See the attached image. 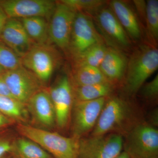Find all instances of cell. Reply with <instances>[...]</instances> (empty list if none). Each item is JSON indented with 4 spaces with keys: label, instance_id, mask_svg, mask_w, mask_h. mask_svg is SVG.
Instances as JSON below:
<instances>
[{
    "label": "cell",
    "instance_id": "6da1fadb",
    "mask_svg": "<svg viewBox=\"0 0 158 158\" xmlns=\"http://www.w3.org/2000/svg\"><path fill=\"white\" fill-rule=\"evenodd\" d=\"M16 130L22 137L39 144L53 158H77L78 138L65 137L58 133L23 123H18Z\"/></svg>",
    "mask_w": 158,
    "mask_h": 158
},
{
    "label": "cell",
    "instance_id": "7a4b0ae2",
    "mask_svg": "<svg viewBox=\"0 0 158 158\" xmlns=\"http://www.w3.org/2000/svg\"><path fill=\"white\" fill-rule=\"evenodd\" d=\"M133 117L132 107L127 102L116 97L107 99L90 136L126 135L136 124L132 123Z\"/></svg>",
    "mask_w": 158,
    "mask_h": 158
},
{
    "label": "cell",
    "instance_id": "3957f363",
    "mask_svg": "<svg viewBox=\"0 0 158 158\" xmlns=\"http://www.w3.org/2000/svg\"><path fill=\"white\" fill-rule=\"evenodd\" d=\"M158 67L157 49L142 46L136 51L128 61L126 79V90L136 93Z\"/></svg>",
    "mask_w": 158,
    "mask_h": 158
},
{
    "label": "cell",
    "instance_id": "277c9868",
    "mask_svg": "<svg viewBox=\"0 0 158 158\" xmlns=\"http://www.w3.org/2000/svg\"><path fill=\"white\" fill-rule=\"evenodd\" d=\"M126 135L123 151L131 158H158V131L154 127L136 123Z\"/></svg>",
    "mask_w": 158,
    "mask_h": 158
},
{
    "label": "cell",
    "instance_id": "5b68a950",
    "mask_svg": "<svg viewBox=\"0 0 158 158\" xmlns=\"http://www.w3.org/2000/svg\"><path fill=\"white\" fill-rule=\"evenodd\" d=\"M22 65L45 84L59 66L60 58L56 48L49 44H34L21 58Z\"/></svg>",
    "mask_w": 158,
    "mask_h": 158
},
{
    "label": "cell",
    "instance_id": "8992f818",
    "mask_svg": "<svg viewBox=\"0 0 158 158\" xmlns=\"http://www.w3.org/2000/svg\"><path fill=\"white\" fill-rule=\"evenodd\" d=\"M123 141L116 133L80 138L77 158H116L123 152Z\"/></svg>",
    "mask_w": 158,
    "mask_h": 158
},
{
    "label": "cell",
    "instance_id": "52a82bcc",
    "mask_svg": "<svg viewBox=\"0 0 158 158\" xmlns=\"http://www.w3.org/2000/svg\"><path fill=\"white\" fill-rule=\"evenodd\" d=\"M14 98L24 105L40 90L44 84L22 65L1 75Z\"/></svg>",
    "mask_w": 158,
    "mask_h": 158
},
{
    "label": "cell",
    "instance_id": "ba28073f",
    "mask_svg": "<svg viewBox=\"0 0 158 158\" xmlns=\"http://www.w3.org/2000/svg\"><path fill=\"white\" fill-rule=\"evenodd\" d=\"M103 42L90 16L86 13L77 12L67 50L72 58L94 44Z\"/></svg>",
    "mask_w": 158,
    "mask_h": 158
},
{
    "label": "cell",
    "instance_id": "9c48e42d",
    "mask_svg": "<svg viewBox=\"0 0 158 158\" xmlns=\"http://www.w3.org/2000/svg\"><path fill=\"white\" fill-rule=\"evenodd\" d=\"M106 100L105 97L88 101H74L71 112L73 137L80 139L92 131Z\"/></svg>",
    "mask_w": 158,
    "mask_h": 158
},
{
    "label": "cell",
    "instance_id": "30bf717a",
    "mask_svg": "<svg viewBox=\"0 0 158 158\" xmlns=\"http://www.w3.org/2000/svg\"><path fill=\"white\" fill-rule=\"evenodd\" d=\"M77 12L61 2H56L49 23L50 42L67 51Z\"/></svg>",
    "mask_w": 158,
    "mask_h": 158
},
{
    "label": "cell",
    "instance_id": "8fae6325",
    "mask_svg": "<svg viewBox=\"0 0 158 158\" xmlns=\"http://www.w3.org/2000/svg\"><path fill=\"white\" fill-rule=\"evenodd\" d=\"M56 2L51 0H4L0 6L9 18L23 19L41 17L50 18Z\"/></svg>",
    "mask_w": 158,
    "mask_h": 158
},
{
    "label": "cell",
    "instance_id": "7c38bea8",
    "mask_svg": "<svg viewBox=\"0 0 158 158\" xmlns=\"http://www.w3.org/2000/svg\"><path fill=\"white\" fill-rule=\"evenodd\" d=\"M48 90L56 113V124L63 128L69 122L74 102L70 78L62 76Z\"/></svg>",
    "mask_w": 158,
    "mask_h": 158
},
{
    "label": "cell",
    "instance_id": "4fadbf2b",
    "mask_svg": "<svg viewBox=\"0 0 158 158\" xmlns=\"http://www.w3.org/2000/svg\"><path fill=\"white\" fill-rule=\"evenodd\" d=\"M26 106L33 120L44 129L52 128L56 124V113L47 88L35 94Z\"/></svg>",
    "mask_w": 158,
    "mask_h": 158
},
{
    "label": "cell",
    "instance_id": "5bb4252c",
    "mask_svg": "<svg viewBox=\"0 0 158 158\" xmlns=\"http://www.w3.org/2000/svg\"><path fill=\"white\" fill-rule=\"evenodd\" d=\"M97 22L107 40L117 49L128 48V36L111 9L102 8L98 13Z\"/></svg>",
    "mask_w": 158,
    "mask_h": 158
},
{
    "label": "cell",
    "instance_id": "9a60e30c",
    "mask_svg": "<svg viewBox=\"0 0 158 158\" xmlns=\"http://www.w3.org/2000/svg\"><path fill=\"white\" fill-rule=\"evenodd\" d=\"M0 39L21 59L35 44L27 34L20 20L17 19L9 18Z\"/></svg>",
    "mask_w": 158,
    "mask_h": 158
},
{
    "label": "cell",
    "instance_id": "2e32d148",
    "mask_svg": "<svg viewBox=\"0 0 158 158\" xmlns=\"http://www.w3.org/2000/svg\"><path fill=\"white\" fill-rule=\"evenodd\" d=\"M128 60L124 54L116 48L107 49L99 69L110 83L118 81L126 72Z\"/></svg>",
    "mask_w": 158,
    "mask_h": 158
},
{
    "label": "cell",
    "instance_id": "e0dca14e",
    "mask_svg": "<svg viewBox=\"0 0 158 158\" xmlns=\"http://www.w3.org/2000/svg\"><path fill=\"white\" fill-rule=\"evenodd\" d=\"M110 7L127 35L133 39H139L141 28L135 15L129 6L123 1L114 0L110 3Z\"/></svg>",
    "mask_w": 158,
    "mask_h": 158
},
{
    "label": "cell",
    "instance_id": "ac0fdd59",
    "mask_svg": "<svg viewBox=\"0 0 158 158\" xmlns=\"http://www.w3.org/2000/svg\"><path fill=\"white\" fill-rule=\"evenodd\" d=\"M27 34L34 44H50L49 23L45 18L34 17L20 19Z\"/></svg>",
    "mask_w": 158,
    "mask_h": 158
},
{
    "label": "cell",
    "instance_id": "d6986e66",
    "mask_svg": "<svg viewBox=\"0 0 158 158\" xmlns=\"http://www.w3.org/2000/svg\"><path fill=\"white\" fill-rule=\"evenodd\" d=\"M10 155L13 158H53L37 143L23 137L14 140Z\"/></svg>",
    "mask_w": 158,
    "mask_h": 158
},
{
    "label": "cell",
    "instance_id": "ffe728a7",
    "mask_svg": "<svg viewBox=\"0 0 158 158\" xmlns=\"http://www.w3.org/2000/svg\"><path fill=\"white\" fill-rule=\"evenodd\" d=\"M72 86L74 101H88L107 97L113 90V85L110 82L85 86Z\"/></svg>",
    "mask_w": 158,
    "mask_h": 158
},
{
    "label": "cell",
    "instance_id": "44dd1931",
    "mask_svg": "<svg viewBox=\"0 0 158 158\" xmlns=\"http://www.w3.org/2000/svg\"><path fill=\"white\" fill-rule=\"evenodd\" d=\"M72 85L81 86L110 82L99 69L89 65L75 66L71 78Z\"/></svg>",
    "mask_w": 158,
    "mask_h": 158
},
{
    "label": "cell",
    "instance_id": "7402d4cb",
    "mask_svg": "<svg viewBox=\"0 0 158 158\" xmlns=\"http://www.w3.org/2000/svg\"><path fill=\"white\" fill-rule=\"evenodd\" d=\"M0 112L18 123L27 124L29 114L25 105L15 99L0 95Z\"/></svg>",
    "mask_w": 158,
    "mask_h": 158
},
{
    "label": "cell",
    "instance_id": "603a6c76",
    "mask_svg": "<svg viewBox=\"0 0 158 158\" xmlns=\"http://www.w3.org/2000/svg\"><path fill=\"white\" fill-rule=\"evenodd\" d=\"M107 48L104 42L96 44L81 54L73 58L75 66L89 65L99 68L104 59Z\"/></svg>",
    "mask_w": 158,
    "mask_h": 158
},
{
    "label": "cell",
    "instance_id": "cb8c5ba5",
    "mask_svg": "<svg viewBox=\"0 0 158 158\" xmlns=\"http://www.w3.org/2000/svg\"><path fill=\"white\" fill-rule=\"evenodd\" d=\"M60 2L76 12L86 14L98 12L106 2L103 0H62Z\"/></svg>",
    "mask_w": 158,
    "mask_h": 158
},
{
    "label": "cell",
    "instance_id": "d4e9b609",
    "mask_svg": "<svg viewBox=\"0 0 158 158\" xmlns=\"http://www.w3.org/2000/svg\"><path fill=\"white\" fill-rule=\"evenodd\" d=\"M145 17L148 34L156 41L158 38V0H148L146 2Z\"/></svg>",
    "mask_w": 158,
    "mask_h": 158
},
{
    "label": "cell",
    "instance_id": "484cf974",
    "mask_svg": "<svg viewBox=\"0 0 158 158\" xmlns=\"http://www.w3.org/2000/svg\"><path fill=\"white\" fill-rule=\"evenodd\" d=\"M21 65V58L0 39V65L7 71Z\"/></svg>",
    "mask_w": 158,
    "mask_h": 158
},
{
    "label": "cell",
    "instance_id": "4316f807",
    "mask_svg": "<svg viewBox=\"0 0 158 158\" xmlns=\"http://www.w3.org/2000/svg\"><path fill=\"white\" fill-rule=\"evenodd\" d=\"M142 96L149 100L156 99L158 95V76H156L152 81L145 84L141 90Z\"/></svg>",
    "mask_w": 158,
    "mask_h": 158
},
{
    "label": "cell",
    "instance_id": "83f0119b",
    "mask_svg": "<svg viewBox=\"0 0 158 158\" xmlns=\"http://www.w3.org/2000/svg\"><path fill=\"white\" fill-rule=\"evenodd\" d=\"M13 141L6 132L0 130V158L6 156L7 154H10Z\"/></svg>",
    "mask_w": 158,
    "mask_h": 158
},
{
    "label": "cell",
    "instance_id": "f1b7e54d",
    "mask_svg": "<svg viewBox=\"0 0 158 158\" xmlns=\"http://www.w3.org/2000/svg\"><path fill=\"white\" fill-rule=\"evenodd\" d=\"M0 95L15 99L12 96L9 87L1 75L0 76Z\"/></svg>",
    "mask_w": 158,
    "mask_h": 158
},
{
    "label": "cell",
    "instance_id": "f546056e",
    "mask_svg": "<svg viewBox=\"0 0 158 158\" xmlns=\"http://www.w3.org/2000/svg\"><path fill=\"white\" fill-rule=\"evenodd\" d=\"M15 121L0 112V130L10 126Z\"/></svg>",
    "mask_w": 158,
    "mask_h": 158
},
{
    "label": "cell",
    "instance_id": "4dcf8cb0",
    "mask_svg": "<svg viewBox=\"0 0 158 158\" xmlns=\"http://www.w3.org/2000/svg\"><path fill=\"white\" fill-rule=\"evenodd\" d=\"M8 19L9 17L7 16V14L0 6V36Z\"/></svg>",
    "mask_w": 158,
    "mask_h": 158
},
{
    "label": "cell",
    "instance_id": "1f68e13d",
    "mask_svg": "<svg viewBox=\"0 0 158 158\" xmlns=\"http://www.w3.org/2000/svg\"><path fill=\"white\" fill-rule=\"evenodd\" d=\"M116 158H131V157H130L127 153H126L124 151H123L118 156L116 157Z\"/></svg>",
    "mask_w": 158,
    "mask_h": 158
},
{
    "label": "cell",
    "instance_id": "d6a6232c",
    "mask_svg": "<svg viewBox=\"0 0 158 158\" xmlns=\"http://www.w3.org/2000/svg\"><path fill=\"white\" fill-rule=\"evenodd\" d=\"M6 71V70H5L2 67V66L0 65V76H1V75L2 74Z\"/></svg>",
    "mask_w": 158,
    "mask_h": 158
},
{
    "label": "cell",
    "instance_id": "836d02e7",
    "mask_svg": "<svg viewBox=\"0 0 158 158\" xmlns=\"http://www.w3.org/2000/svg\"><path fill=\"white\" fill-rule=\"evenodd\" d=\"M3 158H13L12 157H6V156H5V157H3Z\"/></svg>",
    "mask_w": 158,
    "mask_h": 158
}]
</instances>
